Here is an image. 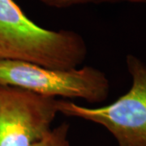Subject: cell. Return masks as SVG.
I'll list each match as a JSON object with an SVG mask.
<instances>
[{
	"instance_id": "cell-1",
	"label": "cell",
	"mask_w": 146,
	"mask_h": 146,
	"mask_svg": "<svg viewBox=\"0 0 146 146\" xmlns=\"http://www.w3.org/2000/svg\"><path fill=\"white\" fill-rule=\"evenodd\" d=\"M87 55V45L78 33L44 29L14 0H0V59L68 70L80 68Z\"/></svg>"
},
{
	"instance_id": "cell-2",
	"label": "cell",
	"mask_w": 146,
	"mask_h": 146,
	"mask_svg": "<svg viewBox=\"0 0 146 146\" xmlns=\"http://www.w3.org/2000/svg\"><path fill=\"white\" fill-rule=\"evenodd\" d=\"M126 65L131 85L114 102L89 107L61 99L58 100V110L104 127L118 146H146V63L130 54L126 57Z\"/></svg>"
},
{
	"instance_id": "cell-5",
	"label": "cell",
	"mask_w": 146,
	"mask_h": 146,
	"mask_svg": "<svg viewBox=\"0 0 146 146\" xmlns=\"http://www.w3.org/2000/svg\"><path fill=\"white\" fill-rule=\"evenodd\" d=\"M43 5L48 7L63 9L73 6L84 4H100V3H131L146 4V0H38Z\"/></svg>"
},
{
	"instance_id": "cell-4",
	"label": "cell",
	"mask_w": 146,
	"mask_h": 146,
	"mask_svg": "<svg viewBox=\"0 0 146 146\" xmlns=\"http://www.w3.org/2000/svg\"><path fill=\"white\" fill-rule=\"evenodd\" d=\"M58 100L0 84V146H33L51 130Z\"/></svg>"
},
{
	"instance_id": "cell-6",
	"label": "cell",
	"mask_w": 146,
	"mask_h": 146,
	"mask_svg": "<svg viewBox=\"0 0 146 146\" xmlns=\"http://www.w3.org/2000/svg\"><path fill=\"white\" fill-rule=\"evenodd\" d=\"M69 128L70 126L68 123H63L51 129L46 136L33 146H70Z\"/></svg>"
},
{
	"instance_id": "cell-3",
	"label": "cell",
	"mask_w": 146,
	"mask_h": 146,
	"mask_svg": "<svg viewBox=\"0 0 146 146\" xmlns=\"http://www.w3.org/2000/svg\"><path fill=\"white\" fill-rule=\"evenodd\" d=\"M0 84L54 98L82 99L93 104L105 102L110 94L106 74L91 66L61 70L25 61L0 59Z\"/></svg>"
}]
</instances>
